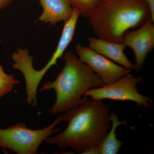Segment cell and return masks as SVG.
I'll return each instance as SVG.
<instances>
[{"mask_svg":"<svg viewBox=\"0 0 154 154\" xmlns=\"http://www.w3.org/2000/svg\"><path fill=\"white\" fill-rule=\"evenodd\" d=\"M66 121L65 130L45 141L61 149L71 148L81 154L92 146L99 145L110 128V110L102 100H87L61 114Z\"/></svg>","mask_w":154,"mask_h":154,"instance_id":"cell-1","label":"cell"},{"mask_svg":"<svg viewBox=\"0 0 154 154\" xmlns=\"http://www.w3.org/2000/svg\"><path fill=\"white\" fill-rule=\"evenodd\" d=\"M64 65L55 79L47 81L39 91L54 90L56 100L48 112L53 115L64 112L88 100L86 91L105 84L90 67L70 51L64 53Z\"/></svg>","mask_w":154,"mask_h":154,"instance_id":"cell-2","label":"cell"},{"mask_svg":"<svg viewBox=\"0 0 154 154\" xmlns=\"http://www.w3.org/2000/svg\"><path fill=\"white\" fill-rule=\"evenodd\" d=\"M150 13L144 0H100L89 19L98 38L123 42L128 30L141 26Z\"/></svg>","mask_w":154,"mask_h":154,"instance_id":"cell-3","label":"cell"},{"mask_svg":"<svg viewBox=\"0 0 154 154\" xmlns=\"http://www.w3.org/2000/svg\"><path fill=\"white\" fill-rule=\"evenodd\" d=\"M77 24L76 21L73 19L65 22L56 49L49 61L41 69H34L33 57L29 55L28 49L18 48L12 54L14 61L13 68L20 71L25 79L26 102L28 105L33 106L37 105L36 94L38 85L48 71L54 66L57 65L58 60L63 56L73 38Z\"/></svg>","mask_w":154,"mask_h":154,"instance_id":"cell-4","label":"cell"},{"mask_svg":"<svg viewBox=\"0 0 154 154\" xmlns=\"http://www.w3.org/2000/svg\"><path fill=\"white\" fill-rule=\"evenodd\" d=\"M61 121V115L42 129H32L22 122L7 128H0V148L18 154H35L39 146L48 137L60 130L56 126Z\"/></svg>","mask_w":154,"mask_h":154,"instance_id":"cell-5","label":"cell"},{"mask_svg":"<svg viewBox=\"0 0 154 154\" xmlns=\"http://www.w3.org/2000/svg\"><path fill=\"white\" fill-rule=\"evenodd\" d=\"M142 80V77H135L130 73L113 83L88 90L84 96L95 100L130 101L148 108L152 107V101L140 94L137 88Z\"/></svg>","mask_w":154,"mask_h":154,"instance_id":"cell-6","label":"cell"},{"mask_svg":"<svg viewBox=\"0 0 154 154\" xmlns=\"http://www.w3.org/2000/svg\"><path fill=\"white\" fill-rule=\"evenodd\" d=\"M79 59L98 75L105 85L110 84L131 72V70L116 63L89 47L81 44L75 46Z\"/></svg>","mask_w":154,"mask_h":154,"instance_id":"cell-7","label":"cell"},{"mask_svg":"<svg viewBox=\"0 0 154 154\" xmlns=\"http://www.w3.org/2000/svg\"><path fill=\"white\" fill-rule=\"evenodd\" d=\"M123 43L133 51L134 69L141 70L146 57L154 48L153 22L149 19L136 30L126 32L123 37Z\"/></svg>","mask_w":154,"mask_h":154,"instance_id":"cell-8","label":"cell"},{"mask_svg":"<svg viewBox=\"0 0 154 154\" xmlns=\"http://www.w3.org/2000/svg\"><path fill=\"white\" fill-rule=\"evenodd\" d=\"M89 47L128 69H134L133 64L124 52L126 45L123 43L112 42L99 38H88Z\"/></svg>","mask_w":154,"mask_h":154,"instance_id":"cell-9","label":"cell"},{"mask_svg":"<svg viewBox=\"0 0 154 154\" xmlns=\"http://www.w3.org/2000/svg\"><path fill=\"white\" fill-rule=\"evenodd\" d=\"M43 9L38 20L54 25L66 22L71 17L73 8L69 0H39Z\"/></svg>","mask_w":154,"mask_h":154,"instance_id":"cell-10","label":"cell"},{"mask_svg":"<svg viewBox=\"0 0 154 154\" xmlns=\"http://www.w3.org/2000/svg\"><path fill=\"white\" fill-rule=\"evenodd\" d=\"M111 128L102 143L99 144L100 154H116L122 146L121 141L116 137V130L119 126L126 124L127 121H121L114 112L110 113Z\"/></svg>","mask_w":154,"mask_h":154,"instance_id":"cell-11","label":"cell"},{"mask_svg":"<svg viewBox=\"0 0 154 154\" xmlns=\"http://www.w3.org/2000/svg\"><path fill=\"white\" fill-rule=\"evenodd\" d=\"M73 8L79 11L80 16L89 19L100 0H69Z\"/></svg>","mask_w":154,"mask_h":154,"instance_id":"cell-12","label":"cell"},{"mask_svg":"<svg viewBox=\"0 0 154 154\" xmlns=\"http://www.w3.org/2000/svg\"><path fill=\"white\" fill-rule=\"evenodd\" d=\"M19 84V82L12 75L0 78V99L6 94L12 92L14 87Z\"/></svg>","mask_w":154,"mask_h":154,"instance_id":"cell-13","label":"cell"},{"mask_svg":"<svg viewBox=\"0 0 154 154\" xmlns=\"http://www.w3.org/2000/svg\"><path fill=\"white\" fill-rule=\"evenodd\" d=\"M81 154H100L99 145L92 146L86 149Z\"/></svg>","mask_w":154,"mask_h":154,"instance_id":"cell-14","label":"cell"},{"mask_svg":"<svg viewBox=\"0 0 154 154\" xmlns=\"http://www.w3.org/2000/svg\"><path fill=\"white\" fill-rule=\"evenodd\" d=\"M148 7L150 13V19L154 22V0H144Z\"/></svg>","mask_w":154,"mask_h":154,"instance_id":"cell-15","label":"cell"},{"mask_svg":"<svg viewBox=\"0 0 154 154\" xmlns=\"http://www.w3.org/2000/svg\"><path fill=\"white\" fill-rule=\"evenodd\" d=\"M14 0H0V10L5 8Z\"/></svg>","mask_w":154,"mask_h":154,"instance_id":"cell-16","label":"cell"},{"mask_svg":"<svg viewBox=\"0 0 154 154\" xmlns=\"http://www.w3.org/2000/svg\"><path fill=\"white\" fill-rule=\"evenodd\" d=\"M8 75V74L5 72L4 69H3L2 66L0 65V78L5 77Z\"/></svg>","mask_w":154,"mask_h":154,"instance_id":"cell-17","label":"cell"},{"mask_svg":"<svg viewBox=\"0 0 154 154\" xmlns=\"http://www.w3.org/2000/svg\"><path fill=\"white\" fill-rule=\"evenodd\" d=\"M0 11H1V10H0Z\"/></svg>","mask_w":154,"mask_h":154,"instance_id":"cell-18","label":"cell"}]
</instances>
